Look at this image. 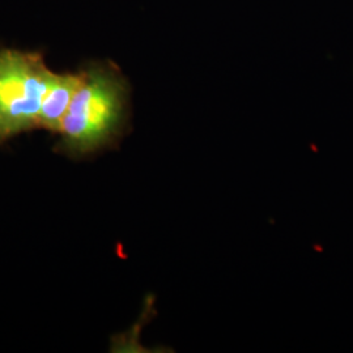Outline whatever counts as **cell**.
Segmentation results:
<instances>
[{
  "label": "cell",
  "mask_w": 353,
  "mask_h": 353,
  "mask_svg": "<svg viewBox=\"0 0 353 353\" xmlns=\"http://www.w3.org/2000/svg\"><path fill=\"white\" fill-rule=\"evenodd\" d=\"M54 76L39 54L0 51V143L38 127Z\"/></svg>",
  "instance_id": "7a4b0ae2"
},
{
  "label": "cell",
  "mask_w": 353,
  "mask_h": 353,
  "mask_svg": "<svg viewBox=\"0 0 353 353\" xmlns=\"http://www.w3.org/2000/svg\"><path fill=\"white\" fill-rule=\"evenodd\" d=\"M81 83V74L79 75H58L55 74L50 88L48 90L41 112L38 117V127L59 132L64 117L75 96L76 90Z\"/></svg>",
  "instance_id": "3957f363"
},
{
  "label": "cell",
  "mask_w": 353,
  "mask_h": 353,
  "mask_svg": "<svg viewBox=\"0 0 353 353\" xmlns=\"http://www.w3.org/2000/svg\"><path fill=\"white\" fill-rule=\"evenodd\" d=\"M125 102V85L113 71L93 67L81 72L59 131L58 150L80 157L110 145L123 128Z\"/></svg>",
  "instance_id": "6da1fadb"
}]
</instances>
